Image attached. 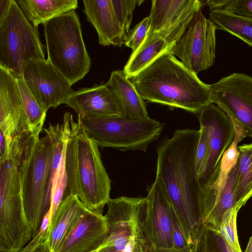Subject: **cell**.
Instances as JSON below:
<instances>
[{
  "label": "cell",
  "mask_w": 252,
  "mask_h": 252,
  "mask_svg": "<svg viewBox=\"0 0 252 252\" xmlns=\"http://www.w3.org/2000/svg\"><path fill=\"white\" fill-rule=\"evenodd\" d=\"M11 0H0V20L5 16L9 9Z\"/></svg>",
  "instance_id": "obj_38"
},
{
  "label": "cell",
  "mask_w": 252,
  "mask_h": 252,
  "mask_svg": "<svg viewBox=\"0 0 252 252\" xmlns=\"http://www.w3.org/2000/svg\"><path fill=\"white\" fill-rule=\"evenodd\" d=\"M213 103L238 122L252 138V77L233 73L209 85Z\"/></svg>",
  "instance_id": "obj_11"
},
{
  "label": "cell",
  "mask_w": 252,
  "mask_h": 252,
  "mask_svg": "<svg viewBox=\"0 0 252 252\" xmlns=\"http://www.w3.org/2000/svg\"><path fill=\"white\" fill-rule=\"evenodd\" d=\"M223 9L235 15L252 17V0H231Z\"/></svg>",
  "instance_id": "obj_35"
},
{
  "label": "cell",
  "mask_w": 252,
  "mask_h": 252,
  "mask_svg": "<svg viewBox=\"0 0 252 252\" xmlns=\"http://www.w3.org/2000/svg\"><path fill=\"white\" fill-rule=\"evenodd\" d=\"M199 135V129H178L157 148L156 176L165 187L191 248L203 223L202 188L195 172Z\"/></svg>",
  "instance_id": "obj_1"
},
{
  "label": "cell",
  "mask_w": 252,
  "mask_h": 252,
  "mask_svg": "<svg viewBox=\"0 0 252 252\" xmlns=\"http://www.w3.org/2000/svg\"><path fill=\"white\" fill-rule=\"evenodd\" d=\"M33 131L26 115L16 78L0 66V131L6 139L7 158L13 145Z\"/></svg>",
  "instance_id": "obj_14"
},
{
  "label": "cell",
  "mask_w": 252,
  "mask_h": 252,
  "mask_svg": "<svg viewBox=\"0 0 252 252\" xmlns=\"http://www.w3.org/2000/svg\"><path fill=\"white\" fill-rule=\"evenodd\" d=\"M42 129L24 136L12 152L17 162L25 211L32 228V238L39 231L45 216L43 200L53 156L49 136L40 137Z\"/></svg>",
  "instance_id": "obj_3"
},
{
  "label": "cell",
  "mask_w": 252,
  "mask_h": 252,
  "mask_svg": "<svg viewBox=\"0 0 252 252\" xmlns=\"http://www.w3.org/2000/svg\"><path fill=\"white\" fill-rule=\"evenodd\" d=\"M23 77L30 92L47 113L65 103L74 91L70 82L47 60H31L26 64Z\"/></svg>",
  "instance_id": "obj_13"
},
{
  "label": "cell",
  "mask_w": 252,
  "mask_h": 252,
  "mask_svg": "<svg viewBox=\"0 0 252 252\" xmlns=\"http://www.w3.org/2000/svg\"><path fill=\"white\" fill-rule=\"evenodd\" d=\"M75 125L72 115L60 166L53 185L49 210L50 221L63 200L79 195Z\"/></svg>",
  "instance_id": "obj_18"
},
{
  "label": "cell",
  "mask_w": 252,
  "mask_h": 252,
  "mask_svg": "<svg viewBox=\"0 0 252 252\" xmlns=\"http://www.w3.org/2000/svg\"><path fill=\"white\" fill-rule=\"evenodd\" d=\"M170 50L158 56L131 82L143 100L199 114L213 103L209 85L202 82Z\"/></svg>",
  "instance_id": "obj_2"
},
{
  "label": "cell",
  "mask_w": 252,
  "mask_h": 252,
  "mask_svg": "<svg viewBox=\"0 0 252 252\" xmlns=\"http://www.w3.org/2000/svg\"><path fill=\"white\" fill-rule=\"evenodd\" d=\"M46 46L37 29L27 19L15 0H11L4 17L0 20V66L15 78L23 76L31 60L45 59Z\"/></svg>",
  "instance_id": "obj_6"
},
{
  "label": "cell",
  "mask_w": 252,
  "mask_h": 252,
  "mask_svg": "<svg viewBox=\"0 0 252 252\" xmlns=\"http://www.w3.org/2000/svg\"><path fill=\"white\" fill-rule=\"evenodd\" d=\"M238 150L234 195L236 207L240 209L252 197V143L238 146Z\"/></svg>",
  "instance_id": "obj_24"
},
{
  "label": "cell",
  "mask_w": 252,
  "mask_h": 252,
  "mask_svg": "<svg viewBox=\"0 0 252 252\" xmlns=\"http://www.w3.org/2000/svg\"><path fill=\"white\" fill-rule=\"evenodd\" d=\"M240 209L234 207L227 210L223 214L219 233L236 252H242L239 242L236 220Z\"/></svg>",
  "instance_id": "obj_30"
},
{
  "label": "cell",
  "mask_w": 252,
  "mask_h": 252,
  "mask_svg": "<svg viewBox=\"0 0 252 252\" xmlns=\"http://www.w3.org/2000/svg\"><path fill=\"white\" fill-rule=\"evenodd\" d=\"M77 119L98 146L121 151L146 152L164 128V124L151 118L134 121L121 117L81 118L78 116Z\"/></svg>",
  "instance_id": "obj_7"
},
{
  "label": "cell",
  "mask_w": 252,
  "mask_h": 252,
  "mask_svg": "<svg viewBox=\"0 0 252 252\" xmlns=\"http://www.w3.org/2000/svg\"><path fill=\"white\" fill-rule=\"evenodd\" d=\"M33 230L24 209L16 160L0 161V252L25 247Z\"/></svg>",
  "instance_id": "obj_5"
},
{
  "label": "cell",
  "mask_w": 252,
  "mask_h": 252,
  "mask_svg": "<svg viewBox=\"0 0 252 252\" xmlns=\"http://www.w3.org/2000/svg\"><path fill=\"white\" fill-rule=\"evenodd\" d=\"M245 252H252V236L250 238Z\"/></svg>",
  "instance_id": "obj_41"
},
{
  "label": "cell",
  "mask_w": 252,
  "mask_h": 252,
  "mask_svg": "<svg viewBox=\"0 0 252 252\" xmlns=\"http://www.w3.org/2000/svg\"><path fill=\"white\" fill-rule=\"evenodd\" d=\"M151 252H183L177 250L174 248L164 249V248H156L151 251Z\"/></svg>",
  "instance_id": "obj_40"
},
{
  "label": "cell",
  "mask_w": 252,
  "mask_h": 252,
  "mask_svg": "<svg viewBox=\"0 0 252 252\" xmlns=\"http://www.w3.org/2000/svg\"><path fill=\"white\" fill-rule=\"evenodd\" d=\"M147 190L141 224L151 251L156 248H173L171 211L174 205L159 177L156 176Z\"/></svg>",
  "instance_id": "obj_12"
},
{
  "label": "cell",
  "mask_w": 252,
  "mask_h": 252,
  "mask_svg": "<svg viewBox=\"0 0 252 252\" xmlns=\"http://www.w3.org/2000/svg\"><path fill=\"white\" fill-rule=\"evenodd\" d=\"M92 252H96V250Z\"/></svg>",
  "instance_id": "obj_42"
},
{
  "label": "cell",
  "mask_w": 252,
  "mask_h": 252,
  "mask_svg": "<svg viewBox=\"0 0 252 252\" xmlns=\"http://www.w3.org/2000/svg\"><path fill=\"white\" fill-rule=\"evenodd\" d=\"M78 198L89 211L102 213L110 200L111 181L101 159L98 146L81 126L75 125Z\"/></svg>",
  "instance_id": "obj_8"
},
{
  "label": "cell",
  "mask_w": 252,
  "mask_h": 252,
  "mask_svg": "<svg viewBox=\"0 0 252 252\" xmlns=\"http://www.w3.org/2000/svg\"><path fill=\"white\" fill-rule=\"evenodd\" d=\"M150 17L143 18L133 29L129 31L126 39L125 46L136 52L144 41L150 27Z\"/></svg>",
  "instance_id": "obj_33"
},
{
  "label": "cell",
  "mask_w": 252,
  "mask_h": 252,
  "mask_svg": "<svg viewBox=\"0 0 252 252\" xmlns=\"http://www.w3.org/2000/svg\"><path fill=\"white\" fill-rule=\"evenodd\" d=\"M16 79L22 101L32 128L34 130L43 128L46 112L41 108L30 92L23 76Z\"/></svg>",
  "instance_id": "obj_29"
},
{
  "label": "cell",
  "mask_w": 252,
  "mask_h": 252,
  "mask_svg": "<svg viewBox=\"0 0 252 252\" xmlns=\"http://www.w3.org/2000/svg\"><path fill=\"white\" fill-rule=\"evenodd\" d=\"M83 12L96 31L99 44L120 47L125 44L126 36L119 23L112 0H83Z\"/></svg>",
  "instance_id": "obj_20"
},
{
  "label": "cell",
  "mask_w": 252,
  "mask_h": 252,
  "mask_svg": "<svg viewBox=\"0 0 252 252\" xmlns=\"http://www.w3.org/2000/svg\"><path fill=\"white\" fill-rule=\"evenodd\" d=\"M48 234L39 231L25 247L16 252H48L46 241Z\"/></svg>",
  "instance_id": "obj_36"
},
{
  "label": "cell",
  "mask_w": 252,
  "mask_h": 252,
  "mask_svg": "<svg viewBox=\"0 0 252 252\" xmlns=\"http://www.w3.org/2000/svg\"><path fill=\"white\" fill-rule=\"evenodd\" d=\"M22 12L30 23L37 29L38 25L78 6L77 0H16Z\"/></svg>",
  "instance_id": "obj_23"
},
{
  "label": "cell",
  "mask_w": 252,
  "mask_h": 252,
  "mask_svg": "<svg viewBox=\"0 0 252 252\" xmlns=\"http://www.w3.org/2000/svg\"><path fill=\"white\" fill-rule=\"evenodd\" d=\"M209 17L218 29L230 33L252 46V17L235 15L223 9L211 11Z\"/></svg>",
  "instance_id": "obj_26"
},
{
  "label": "cell",
  "mask_w": 252,
  "mask_h": 252,
  "mask_svg": "<svg viewBox=\"0 0 252 252\" xmlns=\"http://www.w3.org/2000/svg\"><path fill=\"white\" fill-rule=\"evenodd\" d=\"M65 104L81 118H125L123 106L114 92L106 84L94 85L71 93Z\"/></svg>",
  "instance_id": "obj_16"
},
{
  "label": "cell",
  "mask_w": 252,
  "mask_h": 252,
  "mask_svg": "<svg viewBox=\"0 0 252 252\" xmlns=\"http://www.w3.org/2000/svg\"><path fill=\"white\" fill-rule=\"evenodd\" d=\"M200 126L209 136V152L202 174L199 179L202 187L208 182L223 154L235 137V129L229 116L213 103L199 114Z\"/></svg>",
  "instance_id": "obj_15"
},
{
  "label": "cell",
  "mask_w": 252,
  "mask_h": 252,
  "mask_svg": "<svg viewBox=\"0 0 252 252\" xmlns=\"http://www.w3.org/2000/svg\"><path fill=\"white\" fill-rule=\"evenodd\" d=\"M106 85L110 88L120 100L125 113V118L134 121L150 119L146 104L140 96L131 81L124 71H113Z\"/></svg>",
  "instance_id": "obj_22"
},
{
  "label": "cell",
  "mask_w": 252,
  "mask_h": 252,
  "mask_svg": "<svg viewBox=\"0 0 252 252\" xmlns=\"http://www.w3.org/2000/svg\"><path fill=\"white\" fill-rule=\"evenodd\" d=\"M200 135L195 157V172L199 179L202 174L209 152V136L207 131L200 127Z\"/></svg>",
  "instance_id": "obj_34"
},
{
  "label": "cell",
  "mask_w": 252,
  "mask_h": 252,
  "mask_svg": "<svg viewBox=\"0 0 252 252\" xmlns=\"http://www.w3.org/2000/svg\"><path fill=\"white\" fill-rule=\"evenodd\" d=\"M87 210L77 195L69 196L61 202L50 221L45 240L48 252H58L76 220Z\"/></svg>",
  "instance_id": "obj_21"
},
{
  "label": "cell",
  "mask_w": 252,
  "mask_h": 252,
  "mask_svg": "<svg viewBox=\"0 0 252 252\" xmlns=\"http://www.w3.org/2000/svg\"><path fill=\"white\" fill-rule=\"evenodd\" d=\"M48 57L50 63L71 85L89 72L91 60L75 10L67 12L44 24Z\"/></svg>",
  "instance_id": "obj_4"
},
{
  "label": "cell",
  "mask_w": 252,
  "mask_h": 252,
  "mask_svg": "<svg viewBox=\"0 0 252 252\" xmlns=\"http://www.w3.org/2000/svg\"><path fill=\"white\" fill-rule=\"evenodd\" d=\"M231 1V0H208L205 2L212 11L223 9Z\"/></svg>",
  "instance_id": "obj_37"
},
{
  "label": "cell",
  "mask_w": 252,
  "mask_h": 252,
  "mask_svg": "<svg viewBox=\"0 0 252 252\" xmlns=\"http://www.w3.org/2000/svg\"><path fill=\"white\" fill-rule=\"evenodd\" d=\"M210 19L199 11L170 52L185 66L197 74L211 67L216 58V30Z\"/></svg>",
  "instance_id": "obj_10"
},
{
  "label": "cell",
  "mask_w": 252,
  "mask_h": 252,
  "mask_svg": "<svg viewBox=\"0 0 252 252\" xmlns=\"http://www.w3.org/2000/svg\"><path fill=\"white\" fill-rule=\"evenodd\" d=\"M232 121L235 132L234 140L223 154L208 182L202 187L201 210L203 220L224 188L229 174L238 161L239 155L238 144L246 137L242 126L237 122Z\"/></svg>",
  "instance_id": "obj_19"
},
{
  "label": "cell",
  "mask_w": 252,
  "mask_h": 252,
  "mask_svg": "<svg viewBox=\"0 0 252 252\" xmlns=\"http://www.w3.org/2000/svg\"><path fill=\"white\" fill-rule=\"evenodd\" d=\"M108 231L102 213L87 210L76 220L58 252H92L100 247Z\"/></svg>",
  "instance_id": "obj_17"
},
{
  "label": "cell",
  "mask_w": 252,
  "mask_h": 252,
  "mask_svg": "<svg viewBox=\"0 0 252 252\" xmlns=\"http://www.w3.org/2000/svg\"><path fill=\"white\" fill-rule=\"evenodd\" d=\"M144 1L142 0H112L117 18L126 37L129 32L133 11L136 5H140Z\"/></svg>",
  "instance_id": "obj_31"
},
{
  "label": "cell",
  "mask_w": 252,
  "mask_h": 252,
  "mask_svg": "<svg viewBox=\"0 0 252 252\" xmlns=\"http://www.w3.org/2000/svg\"><path fill=\"white\" fill-rule=\"evenodd\" d=\"M191 252H236L219 231L205 224L200 227Z\"/></svg>",
  "instance_id": "obj_28"
},
{
  "label": "cell",
  "mask_w": 252,
  "mask_h": 252,
  "mask_svg": "<svg viewBox=\"0 0 252 252\" xmlns=\"http://www.w3.org/2000/svg\"><path fill=\"white\" fill-rule=\"evenodd\" d=\"M203 5L204 2L199 0H153L149 29L140 47L159 37L173 47Z\"/></svg>",
  "instance_id": "obj_9"
},
{
  "label": "cell",
  "mask_w": 252,
  "mask_h": 252,
  "mask_svg": "<svg viewBox=\"0 0 252 252\" xmlns=\"http://www.w3.org/2000/svg\"><path fill=\"white\" fill-rule=\"evenodd\" d=\"M236 171L237 164L229 173L224 188L213 207L203 220L204 224L217 230L220 229L224 213L228 209L236 207L234 195Z\"/></svg>",
  "instance_id": "obj_27"
},
{
  "label": "cell",
  "mask_w": 252,
  "mask_h": 252,
  "mask_svg": "<svg viewBox=\"0 0 252 252\" xmlns=\"http://www.w3.org/2000/svg\"><path fill=\"white\" fill-rule=\"evenodd\" d=\"M171 222L173 248L183 252H191V247L188 242L184 228L174 205L171 211Z\"/></svg>",
  "instance_id": "obj_32"
},
{
  "label": "cell",
  "mask_w": 252,
  "mask_h": 252,
  "mask_svg": "<svg viewBox=\"0 0 252 252\" xmlns=\"http://www.w3.org/2000/svg\"><path fill=\"white\" fill-rule=\"evenodd\" d=\"M96 252H119L111 246H102L96 250Z\"/></svg>",
  "instance_id": "obj_39"
},
{
  "label": "cell",
  "mask_w": 252,
  "mask_h": 252,
  "mask_svg": "<svg viewBox=\"0 0 252 252\" xmlns=\"http://www.w3.org/2000/svg\"><path fill=\"white\" fill-rule=\"evenodd\" d=\"M172 47L162 38H155L131 54L124 68L126 77L132 79L139 73L156 58Z\"/></svg>",
  "instance_id": "obj_25"
}]
</instances>
